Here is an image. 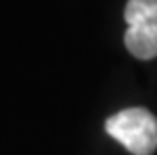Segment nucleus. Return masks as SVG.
I'll use <instances>...</instances> for the list:
<instances>
[{
  "label": "nucleus",
  "mask_w": 157,
  "mask_h": 155,
  "mask_svg": "<svg viewBox=\"0 0 157 155\" xmlns=\"http://www.w3.org/2000/svg\"><path fill=\"white\" fill-rule=\"evenodd\" d=\"M125 46L133 56H157V0H129L125 6Z\"/></svg>",
  "instance_id": "nucleus-2"
},
{
  "label": "nucleus",
  "mask_w": 157,
  "mask_h": 155,
  "mask_svg": "<svg viewBox=\"0 0 157 155\" xmlns=\"http://www.w3.org/2000/svg\"><path fill=\"white\" fill-rule=\"evenodd\" d=\"M107 133L133 155H151L157 149V119L143 107H131L105 121Z\"/></svg>",
  "instance_id": "nucleus-1"
}]
</instances>
